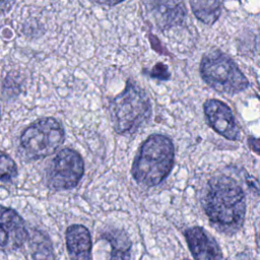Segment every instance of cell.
I'll return each instance as SVG.
<instances>
[{
    "instance_id": "cell-11",
    "label": "cell",
    "mask_w": 260,
    "mask_h": 260,
    "mask_svg": "<svg viewBox=\"0 0 260 260\" xmlns=\"http://www.w3.org/2000/svg\"><path fill=\"white\" fill-rule=\"evenodd\" d=\"M65 238L70 260H91L90 233L84 225L68 226Z\"/></svg>"
},
{
    "instance_id": "cell-12",
    "label": "cell",
    "mask_w": 260,
    "mask_h": 260,
    "mask_svg": "<svg viewBox=\"0 0 260 260\" xmlns=\"http://www.w3.org/2000/svg\"><path fill=\"white\" fill-rule=\"evenodd\" d=\"M103 238L107 240L111 247L109 260H130L131 241L128 235L120 229H110L104 232Z\"/></svg>"
},
{
    "instance_id": "cell-16",
    "label": "cell",
    "mask_w": 260,
    "mask_h": 260,
    "mask_svg": "<svg viewBox=\"0 0 260 260\" xmlns=\"http://www.w3.org/2000/svg\"><path fill=\"white\" fill-rule=\"evenodd\" d=\"M148 74L156 79L168 80L170 78V72L168 67L162 63H157L152 67V69L148 72Z\"/></svg>"
},
{
    "instance_id": "cell-17",
    "label": "cell",
    "mask_w": 260,
    "mask_h": 260,
    "mask_svg": "<svg viewBox=\"0 0 260 260\" xmlns=\"http://www.w3.org/2000/svg\"><path fill=\"white\" fill-rule=\"evenodd\" d=\"M99 4H103V5H108V6H113V5H116L124 0H92Z\"/></svg>"
},
{
    "instance_id": "cell-10",
    "label": "cell",
    "mask_w": 260,
    "mask_h": 260,
    "mask_svg": "<svg viewBox=\"0 0 260 260\" xmlns=\"http://www.w3.org/2000/svg\"><path fill=\"white\" fill-rule=\"evenodd\" d=\"M146 4L161 29L182 24L185 20L186 9L182 0H146Z\"/></svg>"
},
{
    "instance_id": "cell-5",
    "label": "cell",
    "mask_w": 260,
    "mask_h": 260,
    "mask_svg": "<svg viewBox=\"0 0 260 260\" xmlns=\"http://www.w3.org/2000/svg\"><path fill=\"white\" fill-rule=\"evenodd\" d=\"M65 132L54 118L39 119L28 125L19 138V151L28 159H39L54 153L63 143Z\"/></svg>"
},
{
    "instance_id": "cell-20",
    "label": "cell",
    "mask_w": 260,
    "mask_h": 260,
    "mask_svg": "<svg viewBox=\"0 0 260 260\" xmlns=\"http://www.w3.org/2000/svg\"><path fill=\"white\" fill-rule=\"evenodd\" d=\"M0 118H1V114H0Z\"/></svg>"
},
{
    "instance_id": "cell-18",
    "label": "cell",
    "mask_w": 260,
    "mask_h": 260,
    "mask_svg": "<svg viewBox=\"0 0 260 260\" xmlns=\"http://www.w3.org/2000/svg\"><path fill=\"white\" fill-rule=\"evenodd\" d=\"M249 144H250L251 148L253 146H255L254 147V151L258 152V150H259V142H258V140L256 138H249Z\"/></svg>"
},
{
    "instance_id": "cell-2",
    "label": "cell",
    "mask_w": 260,
    "mask_h": 260,
    "mask_svg": "<svg viewBox=\"0 0 260 260\" xmlns=\"http://www.w3.org/2000/svg\"><path fill=\"white\" fill-rule=\"evenodd\" d=\"M174 157L175 147L172 140L166 135L152 134L141 144L132 164L131 174L143 186L158 185L171 173Z\"/></svg>"
},
{
    "instance_id": "cell-4",
    "label": "cell",
    "mask_w": 260,
    "mask_h": 260,
    "mask_svg": "<svg viewBox=\"0 0 260 260\" xmlns=\"http://www.w3.org/2000/svg\"><path fill=\"white\" fill-rule=\"evenodd\" d=\"M202 79L221 93L235 94L245 90L249 81L234 60L219 51L206 54L200 63Z\"/></svg>"
},
{
    "instance_id": "cell-15",
    "label": "cell",
    "mask_w": 260,
    "mask_h": 260,
    "mask_svg": "<svg viewBox=\"0 0 260 260\" xmlns=\"http://www.w3.org/2000/svg\"><path fill=\"white\" fill-rule=\"evenodd\" d=\"M17 176L15 161L5 152L0 151V181L9 182Z\"/></svg>"
},
{
    "instance_id": "cell-19",
    "label": "cell",
    "mask_w": 260,
    "mask_h": 260,
    "mask_svg": "<svg viewBox=\"0 0 260 260\" xmlns=\"http://www.w3.org/2000/svg\"><path fill=\"white\" fill-rule=\"evenodd\" d=\"M184 260H189V259H184Z\"/></svg>"
},
{
    "instance_id": "cell-13",
    "label": "cell",
    "mask_w": 260,
    "mask_h": 260,
    "mask_svg": "<svg viewBox=\"0 0 260 260\" xmlns=\"http://www.w3.org/2000/svg\"><path fill=\"white\" fill-rule=\"evenodd\" d=\"M195 16L205 24H213L221 12L220 0H190Z\"/></svg>"
},
{
    "instance_id": "cell-14",
    "label": "cell",
    "mask_w": 260,
    "mask_h": 260,
    "mask_svg": "<svg viewBox=\"0 0 260 260\" xmlns=\"http://www.w3.org/2000/svg\"><path fill=\"white\" fill-rule=\"evenodd\" d=\"M29 246L34 260H54V252L49 237L40 231H35Z\"/></svg>"
},
{
    "instance_id": "cell-8",
    "label": "cell",
    "mask_w": 260,
    "mask_h": 260,
    "mask_svg": "<svg viewBox=\"0 0 260 260\" xmlns=\"http://www.w3.org/2000/svg\"><path fill=\"white\" fill-rule=\"evenodd\" d=\"M204 114L210 127L219 135L236 141L240 137V129L231 108L221 101L207 100L204 105Z\"/></svg>"
},
{
    "instance_id": "cell-6",
    "label": "cell",
    "mask_w": 260,
    "mask_h": 260,
    "mask_svg": "<svg viewBox=\"0 0 260 260\" xmlns=\"http://www.w3.org/2000/svg\"><path fill=\"white\" fill-rule=\"evenodd\" d=\"M83 172L81 155L74 149L64 148L54 156L47 169V185L56 191L72 189L81 180Z\"/></svg>"
},
{
    "instance_id": "cell-7",
    "label": "cell",
    "mask_w": 260,
    "mask_h": 260,
    "mask_svg": "<svg viewBox=\"0 0 260 260\" xmlns=\"http://www.w3.org/2000/svg\"><path fill=\"white\" fill-rule=\"evenodd\" d=\"M28 239L22 217L12 208L0 206V250L13 251Z\"/></svg>"
},
{
    "instance_id": "cell-9",
    "label": "cell",
    "mask_w": 260,
    "mask_h": 260,
    "mask_svg": "<svg viewBox=\"0 0 260 260\" xmlns=\"http://www.w3.org/2000/svg\"><path fill=\"white\" fill-rule=\"evenodd\" d=\"M190 252L195 260H223L216 241L201 226H192L185 233Z\"/></svg>"
},
{
    "instance_id": "cell-3",
    "label": "cell",
    "mask_w": 260,
    "mask_h": 260,
    "mask_svg": "<svg viewBox=\"0 0 260 260\" xmlns=\"http://www.w3.org/2000/svg\"><path fill=\"white\" fill-rule=\"evenodd\" d=\"M111 121L115 131L121 135L136 133L150 118L151 104L147 93L132 80L110 105Z\"/></svg>"
},
{
    "instance_id": "cell-1",
    "label": "cell",
    "mask_w": 260,
    "mask_h": 260,
    "mask_svg": "<svg viewBox=\"0 0 260 260\" xmlns=\"http://www.w3.org/2000/svg\"><path fill=\"white\" fill-rule=\"evenodd\" d=\"M202 205L210 224L224 235L239 232L246 215L245 194L239 183L229 176H216L205 186Z\"/></svg>"
}]
</instances>
